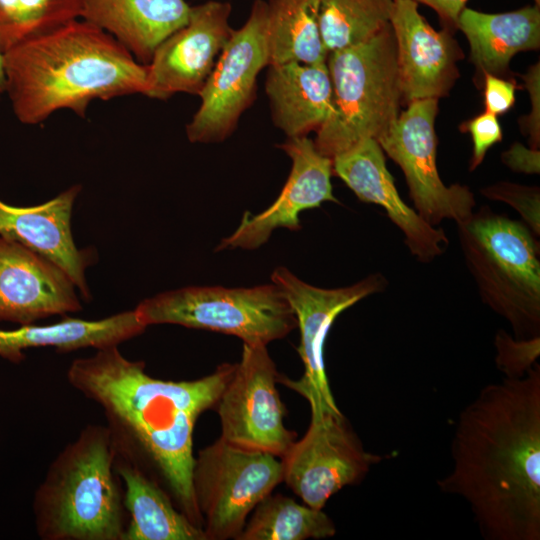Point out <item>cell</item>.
<instances>
[{
	"instance_id": "6da1fadb",
	"label": "cell",
	"mask_w": 540,
	"mask_h": 540,
	"mask_svg": "<svg viewBox=\"0 0 540 540\" xmlns=\"http://www.w3.org/2000/svg\"><path fill=\"white\" fill-rule=\"evenodd\" d=\"M452 469L439 489L462 497L487 540L540 539V365L486 385L460 413Z\"/></svg>"
},
{
	"instance_id": "7a4b0ae2",
	"label": "cell",
	"mask_w": 540,
	"mask_h": 540,
	"mask_svg": "<svg viewBox=\"0 0 540 540\" xmlns=\"http://www.w3.org/2000/svg\"><path fill=\"white\" fill-rule=\"evenodd\" d=\"M235 365L222 364L196 380H161L111 346L75 359L67 379L103 408L116 443L155 468L178 509L202 528L192 485L194 426L216 405Z\"/></svg>"
},
{
	"instance_id": "3957f363",
	"label": "cell",
	"mask_w": 540,
	"mask_h": 540,
	"mask_svg": "<svg viewBox=\"0 0 540 540\" xmlns=\"http://www.w3.org/2000/svg\"><path fill=\"white\" fill-rule=\"evenodd\" d=\"M5 93L16 118L37 125L58 110L86 116L89 104L145 94L147 66L112 35L79 18L3 53Z\"/></svg>"
},
{
	"instance_id": "277c9868",
	"label": "cell",
	"mask_w": 540,
	"mask_h": 540,
	"mask_svg": "<svg viewBox=\"0 0 540 540\" xmlns=\"http://www.w3.org/2000/svg\"><path fill=\"white\" fill-rule=\"evenodd\" d=\"M116 441L109 426L87 425L50 464L33 500L42 540H123L126 530Z\"/></svg>"
},
{
	"instance_id": "5b68a950",
	"label": "cell",
	"mask_w": 540,
	"mask_h": 540,
	"mask_svg": "<svg viewBox=\"0 0 540 540\" xmlns=\"http://www.w3.org/2000/svg\"><path fill=\"white\" fill-rule=\"evenodd\" d=\"M465 265L481 300L514 337L540 335V247L522 222L484 206L456 224Z\"/></svg>"
},
{
	"instance_id": "8992f818",
	"label": "cell",
	"mask_w": 540,
	"mask_h": 540,
	"mask_svg": "<svg viewBox=\"0 0 540 540\" xmlns=\"http://www.w3.org/2000/svg\"><path fill=\"white\" fill-rule=\"evenodd\" d=\"M332 110L316 131L318 151L333 159L366 139L378 140L400 114L402 93L389 23L369 40L328 53Z\"/></svg>"
},
{
	"instance_id": "52a82bcc",
	"label": "cell",
	"mask_w": 540,
	"mask_h": 540,
	"mask_svg": "<svg viewBox=\"0 0 540 540\" xmlns=\"http://www.w3.org/2000/svg\"><path fill=\"white\" fill-rule=\"evenodd\" d=\"M135 311L147 327L176 324L266 345L297 327L296 316L274 283L249 288L189 286L141 301Z\"/></svg>"
},
{
	"instance_id": "ba28073f",
	"label": "cell",
	"mask_w": 540,
	"mask_h": 540,
	"mask_svg": "<svg viewBox=\"0 0 540 540\" xmlns=\"http://www.w3.org/2000/svg\"><path fill=\"white\" fill-rule=\"evenodd\" d=\"M283 481L278 457L219 438L195 458L192 485L206 540L237 539L246 518Z\"/></svg>"
},
{
	"instance_id": "9c48e42d",
	"label": "cell",
	"mask_w": 540,
	"mask_h": 540,
	"mask_svg": "<svg viewBox=\"0 0 540 540\" xmlns=\"http://www.w3.org/2000/svg\"><path fill=\"white\" fill-rule=\"evenodd\" d=\"M266 1L255 0L247 21L233 29L198 94L201 104L186 126L192 143L224 141L256 96L259 72L268 66Z\"/></svg>"
},
{
	"instance_id": "30bf717a",
	"label": "cell",
	"mask_w": 540,
	"mask_h": 540,
	"mask_svg": "<svg viewBox=\"0 0 540 540\" xmlns=\"http://www.w3.org/2000/svg\"><path fill=\"white\" fill-rule=\"evenodd\" d=\"M438 100L430 98L408 103L377 140L383 152L403 171L415 210L433 226L445 219L461 223L472 215L476 205L469 187L447 186L440 178L435 133Z\"/></svg>"
},
{
	"instance_id": "8fae6325",
	"label": "cell",
	"mask_w": 540,
	"mask_h": 540,
	"mask_svg": "<svg viewBox=\"0 0 540 540\" xmlns=\"http://www.w3.org/2000/svg\"><path fill=\"white\" fill-rule=\"evenodd\" d=\"M310 409L305 435L281 458L283 480L305 504L322 509L332 495L360 482L383 458L364 450L340 410Z\"/></svg>"
},
{
	"instance_id": "7c38bea8",
	"label": "cell",
	"mask_w": 540,
	"mask_h": 540,
	"mask_svg": "<svg viewBox=\"0 0 540 540\" xmlns=\"http://www.w3.org/2000/svg\"><path fill=\"white\" fill-rule=\"evenodd\" d=\"M279 374L266 345L243 343L242 357L216 405L227 443L282 458L296 440L283 422L285 408L276 388Z\"/></svg>"
},
{
	"instance_id": "4fadbf2b",
	"label": "cell",
	"mask_w": 540,
	"mask_h": 540,
	"mask_svg": "<svg viewBox=\"0 0 540 540\" xmlns=\"http://www.w3.org/2000/svg\"><path fill=\"white\" fill-rule=\"evenodd\" d=\"M271 281L282 290L296 316L300 331L297 350L304 366L299 380L279 375L278 382L302 395L310 407L339 410L325 370L324 346L329 330L343 311L383 291L386 278L374 273L350 286L321 288L299 279L285 267H278L272 272Z\"/></svg>"
},
{
	"instance_id": "5bb4252c",
	"label": "cell",
	"mask_w": 540,
	"mask_h": 540,
	"mask_svg": "<svg viewBox=\"0 0 540 540\" xmlns=\"http://www.w3.org/2000/svg\"><path fill=\"white\" fill-rule=\"evenodd\" d=\"M229 2L191 6L188 22L155 49L147 66L145 96L166 100L176 93L199 94L231 36Z\"/></svg>"
},
{
	"instance_id": "9a60e30c",
	"label": "cell",
	"mask_w": 540,
	"mask_h": 540,
	"mask_svg": "<svg viewBox=\"0 0 540 540\" xmlns=\"http://www.w3.org/2000/svg\"><path fill=\"white\" fill-rule=\"evenodd\" d=\"M278 147L292 161L290 174L279 196L258 214L245 212L236 230L223 238L215 251L257 249L277 228L299 230L302 211L320 207L323 202H338L331 184L332 159L318 151L314 140L307 136L289 137Z\"/></svg>"
},
{
	"instance_id": "2e32d148",
	"label": "cell",
	"mask_w": 540,
	"mask_h": 540,
	"mask_svg": "<svg viewBox=\"0 0 540 540\" xmlns=\"http://www.w3.org/2000/svg\"><path fill=\"white\" fill-rule=\"evenodd\" d=\"M390 24L396 42L402 102L407 105L448 95L459 76L457 62L463 58L453 31L435 30L412 0H393Z\"/></svg>"
},
{
	"instance_id": "e0dca14e",
	"label": "cell",
	"mask_w": 540,
	"mask_h": 540,
	"mask_svg": "<svg viewBox=\"0 0 540 540\" xmlns=\"http://www.w3.org/2000/svg\"><path fill=\"white\" fill-rule=\"evenodd\" d=\"M81 309L76 286L62 268L0 236V321L29 325Z\"/></svg>"
},
{
	"instance_id": "ac0fdd59",
	"label": "cell",
	"mask_w": 540,
	"mask_h": 540,
	"mask_svg": "<svg viewBox=\"0 0 540 540\" xmlns=\"http://www.w3.org/2000/svg\"><path fill=\"white\" fill-rule=\"evenodd\" d=\"M332 169L359 200L386 211L402 231L409 251L420 262L430 263L447 250L449 239L443 229L429 224L400 197L377 140L366 139L335 156Z\"/></svg>"
},
{
	"instance_id": "d6986e66",
	"label": "cell",
	"mask_w": 540,
	"mask_h": 540,
	"mask_svg": "<svg viewBox=\"0 0 540 540\" xmlns=\"http://www.w3.org/2000/svg\"><path fill=\"white\" fill-rule=\"evenodd\" d=\"M80 191V185H73L53 199L29 207L0 200V236L57 264L69 275L82 297L89 300L85 271L93 262V254L78 249L71 232L72 209Z\"/></svg>"
},
{
	"instance_id": "ffe728a7",
	"label": "cell",
	"mask_w": 540,
	"mask_h": 540,
	"mask_svg": "<svg viewBox=\"0 0 540 540\" xmlns=\"http://www.w3.org/2000/svg\"><path fill=\"white\" fill-rule=\"evenodd\" d=\"M190 10L185 0H83L81 19L146 65L159 44L188 22Z\"/></svg>"
},
{
	"instance_id": "44dd1931",
	"label": "cell",
	"mask_w": 540,
	"mask_h": 540,
	"mask_svg": "<svg viewBox=\"0 0 540 540\" xmlns=\"http://www.w3.org/2000/svg\"><path fill=\"white\" fill-rule=\"evenodd\" d=\"M265 81L272 120L287 138L317 131L332 110V84L326 62L269 65Z\"/></svg>"
},
{
	"instance_id": "7402d4cb",
	"label": "cell",
	"mask_w": 540,
	"mask_h": 540,
	"mask_svg": "<svg viewBox=\"0 0 540 540\" xmlns=\"http://www.w3.org/2000/svg\"><path fill=\"white\" fill-rule=\"evenodd\" d=\"M457 29L466 36L470 60L476 68V84L485 74L501 76L509 72L512 57L540 46V5L504 13H484L465 7Z\"/></svg>"
},
{
	"instance_id": "603a6c76",
	"label": "cell",
	"mask_w": 540,
	"mask_h": 540,
	"mask_svg": "<svg viewBox=\"0 0 540 540\" xmlns=\"http://www.w3.org/2000/svg\"><path fill=\"white\" fill-rule=\"evenodd\" d=\"M116 441V440H115ZM115 469L130 515L123 540H206L202 528L177 510L135 455L116 443Z\"/></svg>"
},
{
	"instance_id": "cb8c5ba5",
	"label": "cell",
	"mask_w": 540,
	"mask_h": 540,
	"mask_svg": "<svg viewBox=\"0 0 540 540\" xmlns=\"http://www.w3.org/2000/svg\"><path fill=\"white\" fill-rule=\"evenodd\" d=\"M145 329L135 309L101 320L66 317L50 325H21L13 330L0 329V356L19 363L25 358L23 351L28 348L55 347L60 352L86 347L102 349L118 346Z\"/></svg>"
},
{
	"instance_id": "d4e9b609",
	"label": "cell",
	"mask_w": 540,
	"mask_h": 540,
	"mask_svg": "<svg viewBox=\"0 0 540 540\" xmlns=\"http://www.w3.org/2000/svg\"><path fill=\"white\" fill-rule=\"evenodd\" d=\"M268 66L286 62H326L319 29L318 0L266 1Z\"/></svg>"
},
{
	"instance_id": "484cf974",
	"label": "cell",
	"mask_w": 540,
	"mask_h": 540,
	"mask_svg": "<svg viewBox=\"0 0 540 540\" xmlns=\"http://www.w3.org/2000/svg\"><path fill=\"white\" fill-rule=\"evenodd\" d=\"M335 533L333 521L322 509L269 494L255 507L237 540L323 539Z\"/></svg>"
},
{
	"instance_id": "4316f807",
	"label": "cell",
	"mask_w": 540,
	"mask_h": 540,
	"mask_svg": "<svg viewBox=\"0 0 540 540\" xmlns=\"http://www.w3.org/2000/svg\"><path fill=\"white\" fill-rule=\"evenodd\" d=\"M393 0H318L323 45L332 52L361 44L390 23Z\"/></svg>"
},
{
	"instance_id": "83f0119b",
	"label": "cell",
	"mask_w": 540,
	"mask_h": 540,
	"mask_svg": "<svg viewBox=\"0 0 540 540\" xmlns=\"http://www.w3.org/2000/svg\"><path fill=\"white\" fill-rule=\"evenodd\" d=\"M83 0H0V48L81 18Z\"/></svg>"
},
{
	"instance_id": "f1b7e54d",
	"label": "cell",
	"mask_w": 540,
	"mask_h": 540,
	"mask_svg": "<svg viewBox=\"0 0 540 540\" xmlns=\"http://www.w3.org/2000/svg\"><path fill=\"white\" fill-rule=\"evenodd\" d=\"M495 363L505 378H520L536 363L540 355V335L518 339L499 329L494 337Z\"/></svg>"
},
{
	"instance_id": "f546056e",
	"label": "cell",
	"mask_w": 540,
	"mask_h": 540,
	"mask_svg": "<svg viewBox=\"0 0 540 540\" xmlns=\"http://www.w3.org/2000/svg\"><path fill=\"white\" fill-rule=\"evenodd\" d=\"M480 193L489 200L504 202L515 209L532 233L540 236L539 187L500 181L481 188Z\"/></svg>"
},
{
	"instance_id": "4dcf8cb0",
	"label": "cell",
	"mask_w": 540,
	"mask_h": 540,
	"mask_svg": "<svg viewBox=\"0 0 540 540\" xmlns=\"http://www.w3.org/2000/svg\"><path fill=\"white\" fill-rule=\"evenodd\" d=\"M460 130L469 133L473 142L470 171L476 169L482 163L487 151L503 138L497 116L487 111L463 122Z\"/></svg>"
},
{
	"instance_id": "1f68e13d",
	"label": "cell",
	"mask_w": 540,
	"mask_h": 540,
	"mask_svg": "<svg viewBox=\"0 0 540 540\" xmlns=\"http://www.w3.org/2000/svg\"><path fill=\"white\" fill-rule=\"evenodd\" d=\"M485 111L496 116L509 111L515 103L516 82L485 74L482 80Z\"/></svg>"
},
{
	"instance_id": "d6a6232c",
	"label": "cell",
	"mask_w": 540,
	"mask_h": 540,
	"mask_svg": "<svg viewBox=\"0 0 540 540\" xmlns=\"http://www.w3.org/2000/svg\"><path fill=\"white\" fill-rule=\"evenodd\" d=\"M539 72L538 62L531 66L527 73L522 76L532 103L531 113L525 118V122H522V128L529 135V143L533 149H539L540 145Z\"/></svg>"
},
{
	"instance_id": "836d02e7",
	"label": "cell",
	"mask_w": 540,
	"mask_h": 540,
	"mask_svg": "<svg viewBox=\"0 0 540 540\" xmlns=\"http://www.w3.org/2000/svg\"><path fill=\"white\" fill-rule=\"evenodd\" d=\"M502 162L511 170L524 174H539V149L526 148L520 143H514L501 155Z\"/></svg>"
},
{
	"instance_id": "e575fe53",
	"label": "cell",
	"mask_w": 540,
	"mask_h": 540,
	"mask_svg": "<svg viewBox=\"0 0 540 540\" xmlns=\"http://www.w3.org/2000/svg\"><path fill=\"white\" fill-rule=\"evenodd\" d=\"M432 8L444 24V28L454 31L461 11L466 7L468 0H412Z\"/></svg>"
},
{
	"instance_id": "d590c367",
	"label": "cell",
	"mask_w": 540,
	"mask_h": 540,
	"mask_svg": "<svg viewBox=\"0 0 540 540\" xmlns=\"http://www.w3.org/2000/svg\"><path fill=\"white\" fill-rule=\"evenodd\" d=\"M4 93H5V74H4V67H3V52L0 48V99Z\"/></svg>"
},
{
	"instance_id": "8d00e7d4",
	"label": "cell",
	"mask_w": 540,
	"mask_h": 540,
	"mask_svg": "<svg viewBox=\"0 0 540 540\" xmlns=\"http://www.w3.org/2000/svg\"><path fill=\"white\" fill-rule=\"evenodd\" d=\"M535 4L540 5V0H534Z\"/></svg>"
}]
</instances>
